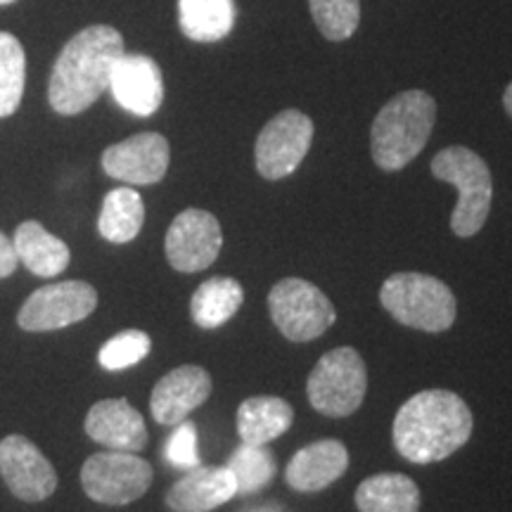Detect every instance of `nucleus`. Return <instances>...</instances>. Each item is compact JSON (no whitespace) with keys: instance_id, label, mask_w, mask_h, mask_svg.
Masks as SVG:
<instances>
[{"instance_id":"obj_6","label":"nucleus","mask_w":512,"mask_h":512,"mask_svg":"<svg viewBox=\"0 0 512 512\" xmlns=\"http://www.w3.org/2000/svg\"><path fill=\"white\" fill-rule=\"evenodd\" d=\"M368 392V370L354 347H337L320 356L306 382L311 406L328 418H347L361 408Z\"/></svg>"},{"instance_id":"obj_19","label":"nucleus","mask_w":512,"mask_h":512,"mask_svg":"<svg viewBox=\"0 0 512 512\" xmlns=\"http://www.w3.org/2000/svg\"><path fill=\"white\" fill-rule=\"evenodd\" d=\"M294 411L280 396H249L238 408V434L245 444L266 446L292 427Z\"/></svg>"},{"instance_id":"obj_9","label":"nucleus","mask_w":512,"mask_h":512,"mask_svg":"<svg viewBox=\"0 0 512 512\" xmlns=\"http://www.w3.org/2000/svg\"><path fill=\"white\" fill-rule=\"evenodd\" d=\"M313 143V121L299 110H285L268 121L256 138V171L266 181L292 176L309 155Z\"/></svg>"},{"instance_id":"obj_5","label":"nucleus","mask_w":512,"mask_h":512,"mask_svg":"<svg viewBox=\"0 0 512 512\" xmlns=\"http://www.w3.org/2000/svg\"><path fill=\"white\" fill-rule=\"evenodd\" d=\"M380 302L394 320L422 332H444L458 316V302L451 287L427 273L389 275L380 290Z\"/></svg>"},{"instance_id":"obj_2","label":"nucleus","mask_w":512,"mask_h":512,"mask_svg":"<svg viewBox=\"0 0 512 512\" xmlns=\"http://www.w3.org/2000/svg\"><path fill=\"white\" fill-rule=\"evenodd\" d=\"M124 55V38L114 27L93 24L69 38L50 74V107L64 117L86 112L110 91L112 69Z\"/></svg>"},{"instance_id":"obj_16","label":"nucleus","mask_w":512,"mask_h":512,"mask_svg":"<svg viewBox=\"0 0 512 512\" xmlns=\"http://www.w3.org/2000/svg\"><path fill=\"white\" fill-rule=\"evenodd\" d=\"M347 467V446L337 439H320L294 453L285 470V482L299 494H316L335 484Z\"/></svg>"},{"instance_id":"obj_14","label":"nucleus","mask_w":512,"mask_h":512,"mask_svg":"<svg viewBox=\"0 0 512 512\" xmlns=\"http://www.w3.org/2000/svg\"><path fill=\"white\" fill-rule=\"evenodd\" d=\"M110 91L126 112L136 117H152L164 102L162 69L152 57L124 53L112 69Z\"/></svg>"},{"instance_id":"obj_13","label":"nucleus","mask_w":512,"mask_h":512,"mask_svg":"<svg viewBox=\"0 0 512 512\" xmlns=\"http://www.w3.org/2000/svg\"><path fill=\"white\" fill-rule=\"evenodd\" d=\"M0 475L19 501H46L57 489V472L50 460L22 434L0 441Z\"/></svg>"},{"instance_id":"obj_27","label":"nucleus","mask_w":512,"mask_h":512,"mask_svg":"<svg viewBox=\"0 0 512 512\" xmlns=\"http://www.w3.org/2000/svg\"><path fill=\"white\" fill-rule=\"evenodd\" d=\"M309 8L328 41H347L361 24V0H309Z\"/></svg>"},{"instance_id":"obj_17","label":"nucleus","mask_w":512,"mask_h":512,"mask_svg":"<svg viewBox=\"0 0 512 512\" xmlns=\"http://www.w3.org/2000/svg\"><path fill=\"white\" fill-rule=\"evenodd\" d=\"M86 434L112 451L138 453L147 446V427L126 399L98 401L86 415Z\"/></svg>"},{"instance_id":"obj_25","label":"nucleus","mask_w":512,"mask_h":512,"mask_svg":"<svg viewBox=\"0 0 512 512\" xmlns=\"http://www.w3.org/2000/svg\"><path fill=\"white\" fill-rule=\"evenodd\" d=\"M24 76H27V57L22 43L8 31H0V119L19 110Z\"/></svg>"},{"instance_id":"obj_32","label":"nucleus","mask_w":512,"mask_h":512,"mask_svg":"<svg viewBox=\"0 0 512 512\" xmlns=\"http://www.w3.org/2000/svg\"><path fill=\"white\" fill-rule=\"evenodd\" d=\"M10 3H15V0H0V5H10Z\"/></svg>"},{"instance_id":"obj_20","label":"nucleus","mask_w":512,"mask_h":512,"mask_svg":"<svg viewBox=\"0 0 512 512\" xmlns=\"http://www.w3.org/2000/svg\"><path fill=\"white\" fill-rule=\"evenodd\" d=\"M15 249L19 261L38 278H53L69 266L72 252L60 238L48 233L38 221H24L15 230Z\"/></svg>"},{"instance_id":"obj_7","label":"nucleus","mask_w":512,"mask_h":512,"mask_svg":"<svg viewBox=\"0 0 512 512\" xmlns=\"http://www.w3.org/2000/svg\"><path fill=\"white\" fill-rule=\"evenodd\" d=\"M268 311L275 328L290 342H313L325 335L337 320V311L328 294L302 278H285L268 294Z\"/></svg>"},{"instance_id":"obj_33","label":"nucleus","mask_w":512,"mask_h":512,"mask_svg":"<svg viewBox=\"0 0 512 512\" xmlns=\"http://www.w3.org/2000/svg\"><path fill=\"white\" fill-rule=\"evenodd\" d=\"M256 512H271V510H256Z\"/></svg>"},{"instance_id":"obj_1","label":"nucleus","mask_w":512,"mask_h":512,"mask_svg":"<svg viewBox=\"0 0 512 512\" xmlns=\"http://www.w3.org/2000/svg\"><path fill=\"white\" fill-rule=\"evenodd\" d=\"M472 411L456 392L425 389L411 396L394 418V446L408 463L446 460L472 437Z\"/></svg>"},{"instance_id":"obj_21","label":"nucleus","mask_w":512,"mask_h":512,"mask_svg":"<svg viewBox=\"0 0 512 512\" xmlns=\"http://www.w3.org/2000/svg\"><path fill=\"white\" fill-rule=\"evenodd\" d=\"M356 508L361 512H418L420 489L411 477L382 472L358 484Z\"/></svg>"},{"instance_id":"obj_22","label":"nucleus","mask_w":512,"mask_h":512,"mask_svg":"<svg viewBox=\"0 0 512 512\" xmlns=\"http://www.w3.org/2000/svg\"><path fill=\"white\" fill-rule=\"evenodd\" d=\"M178 24L190 41H221L235 27V0H178Z\"/></svg>"},{"instance_id":"obj_24","label":"nucleus","mask_w":512,"mask_h":512,"mask_svg":"<svg viewBox=\"0 0 512 512\" xmlns=\"http://www.w3.org/2000/svg\"><path fill=\"white\" fill-rule=\"evenodd\" d=\"M143 223L145 204L136 190L117 188L107 192L98 219V230L102 238L114 242V245H126V242L138 238Z\"/></svg>"},{"instance_id":"obj_26","label":"nucleus","mask_w":512,"mask_h":512,"mask_svg":"<svg viewBox=\"0 0 512 512\" xmlns=\"http://www.w3.org/2000/svg\"><path fill=\"white\" fill-rule=\"evenodd\" d=\"M226 467L233 472L235 484H238V494L247 496L264 489L275 477V456L266 446L245 444L242 441V446L235 448Z\"/></svg>"},{"instance_id":"obj_18","label":"nucleus","mask_w":512,"mask_h":512,"mask_svg":"<svg viewBox=\"0 0 512 512\" xmlns=\"http://www.w3.org/2000/svg\"><path fill=\"white\" fill-rule=\"evenodd\" d=\"M238 496L233 472L223 467H192L188 475L171 486L166 505L174 512H209Z\"/></svg>"},{"instance_id":"obj_15","label":"nucleus","mask_w":512,"mask_h":512,"mask_svg":"<svg viewBox=\"0 0 512 512\" xmlns=\"http://www.w3.org/2000/svg\"><path fill=\"white\" fill-rule=\"evenodd\" d=\"M211 396V375L200 366H178L155 384L150 411L159 425H181Z\"/></svg>"},{"instance_id":"obj_8","label":"nucleus","mask_w":512,"mask_h":512,"mask_svg":"<svg viewBox=\"0 0 512 512\" xmlns=\"http://www.w3.org/2000/svg\"><path fill=\"white\" fill-rule=\"evenodd\" d=\"M152 465L136 453H95L81 467V484L88 498L105 505H128L150 489Z\"/></svg>"},{"instance_id":"obj_3","label":"nucleus","mask_w":512,"mask_h":512,"mask_svg":"<svg viewBox=\"0 0 512 512\" xmlns=\"http://www.w3.org/2000/svg\"><path fill=\"white\" fill-rule=\"evenodd\" d=\"M437 121V102L425 91H403L377 112L370 152L382 171H401L425 150Z\"/></svg>"},{"instance_id":"obj_30","label":"nucleus","mask_w":512,"mask_h":512,"mask_svg":"<svg viewBox=\"0 0 512 512\" xmlns=\"http://www.w3.org/2000/svg\"><path fill=\"white\" fill-rule=\"evenodd\" d=\"M17 264H19V256H17L15 242L0 230V278H8V275L15 273Z\"/></svg>"},{"instance_id":"obj_29","label":"nucleus","mask_w":512,"mask_h":512,"mask_svg":"<svg viewBox=\"0 0 512 512\" xmlns=\"http://www.w3.org/2000/svg\"><path fill=\"white\" fill-rule=\"evenodd\" d=\"M166 458L174 467L181 470H192L200 465V453H197V430L192 422H181L176 425V432L171 434L169 444H166Z\"/></svg>"},{"instance_id":"obj_31","label":"nucleus","mask_w":512,"mask_h":512,"mask_svg":"<svg viewBox=\"0 0 512 512\" xmlns=\"http://www.w3.org/2000/svg\"><path fill=\"white\" fill-rule=\"evenodd\" d=\"M503 107H505V112L510 114V119H512V83L508 88H505V93H503Z\"/></svg>"},{"instance_id":"obj_28","label":"nucleus","mask_w":512,"mask_h":512,"mask_svg":"<svg viewBox=\"0 0 512 512\" xmlns=\"http://www.w3.org/2000/svg\"><path fill=\"white\" fill-rule=\"evenodd\" d=\"M152 339L143 330H126L105 342L100 349L98 361L105 370H124L136 366L143 358L150 354Z\"/></svg>"},{"instance_id":"obj_11","label":"nucleus","mask_w":512,"mask_h":512,"mask_svg":"<svg viewBox=\"0 0 512 512\" xmlns=\"http://www.w3.org/2000/svg\"><path fill=\"white\" fill-rule=\"evenodd\" d=\"M223 230L214 214L204 209H185L166 230V259L181 273H200L219 259Z\"/></svg>"},{"instance_id":"obj_4","label":"nucleus","mask_w":512,"mask_h":512,"mask_svg":"<svg viewBox=\"0 0 512 512\" xmlns=\"http://www.w3.org/2000/svg\"><path fill=\"white\" fill-rule=\"evenodd\" d=\"M432 174L458 190L451 214V230L458 238H472L484 228L494 202V178L489 166L470 147L451 145L432 159Z\"/></svg>"},{"instance_id":"obj_23","label":"nucleus","mask_w":512,"mask_h":512,"mask_svg":"<svg viewBox=\"0 0 512 512\" xmlns=\"http://www.w3.org/2000/svg\"><path fill=\"white\" fill-rule=\"evenodd\" d=\"M245 302V290L235 278H211L197 287L190 299V316L204 330L221 328Z\"/></svg>"},{"instance_id":"obj_10","label":"nucleus","mask_w":512,"mask_h":512,"mask_svg":"<svg viewBox=\"0 0 512 512\" xmlns=\"http://www.w3.org/2000/svg\"><path fill=\"white\" fill-rule=\"evenodd\" d=\"M98 306V292L83 280H64L36 290L19 309V328L29 332L60 330L81 323Z\"/></svg>"},{"instance_id":"obj_12","label":"nucleus","mask_w":512,"mask_h":512,"mask_svg":"<svg viewBox=\"0 0 512 512\" xmlns=\"http://www.w3.org/2000/svg\"><path fill=\"white\" fill-rule=\"evenodd\" d=\"M171 147L162 133H138L102 152L107 176L128 185H155L169 171Z\"/></svg>"}]
</instances>
